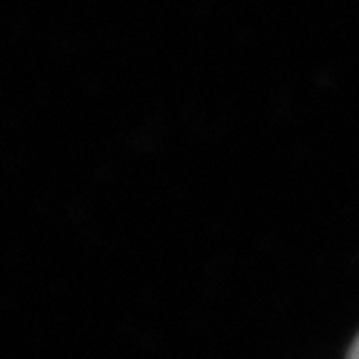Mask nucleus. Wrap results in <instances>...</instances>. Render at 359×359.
<instances>
[{"instance_id": "1", "label": "nucleus", "mask_w": 359, "mask_h": 359, "mask_svg": "<svg viewBox=\"0 0 359 359\" xmlns=\"http://www.w3.org/2000/svg\"><path fill=\"white\" fill-rule=\"evenodd\" d=\"M349 359H359V337L354 339L352 349H349Z\"/></svg>"}]
</instances>
